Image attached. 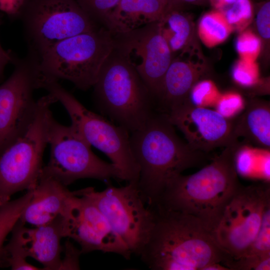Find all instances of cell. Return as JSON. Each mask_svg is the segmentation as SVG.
<instances>
[{
    "label": "cell",
    "mask_w": 270,
    "mask_h": 270,
    "mask_svg": "<svg viewBox=\"0 0 270 270\" xmlns=\"http://www.w3.org/2000/svg\"><path fill=\"white\" fill-rule=\"evenodd\" d=\"M241 148V142L234 138L209 164L194 174L172 178L154 206L192 216L212 234L226 206L242 185L236 166Z\"/></svg>",
    "instance_id": "obj_1"
},
{
    "label": "cell",
    "mask_w": 270,
    "mask_h": 270,
    "mask_svg": "<svg viewBox=\"0 0 270 270\" xmlns=\"http://www.w3.org/2000/svg\"><path fill=\"white\" fill-rule=\"evenodd\" d=\"M154 220L139 256L152 270H202L232 259L196 218L158 206L150 208Z\"/></svg>",
    "instance_id": "obj_2"
},
{
    "label": "cell",
    "mask_w": 270,
    "mask_h": 270,
    "mask_svg": "<svg viewBox=\"0 0 270 270\" xmlns=\"http://www.w3.org/2000/svg\"><path fill=\"white\" fill-rule=\"evenodd\" d=\"M131 134L130 147L140 168L138 188L150 208L157 203L170 180L208 159L206 152L192 148L180 138L166 114L156 110Z\"/></svg>",
    "instance_id": "obj_3"
},
{
    "label": "cell",
    "mask_w": 270,
    "mask_h": 270,
    "mask_svg": "<svg viewBox=\"0 0 270 270\" xmlns=\"http://www.w3.org/2000/svg\"><path fill=\"white\" fill-rule=\"evenodd\" d=\"M114 50L94 86L101 112L132 132L140 129L156 110L153 98L139 74Z\"/></svg>",
    "instance_id": "obj_4"
},
{
    "label": "cell",
    "mask_w": 270,
    "mask_h": 270,
    "mask_svg": "<svg viewBox=\"0 0 270 270\" xmlns=\"http://www.w3.org/2000/svg\"><path fill=\"white\" fill-rule=\"evenodd\" d=\"M115 48L112 32L102 28L82 33L53 46L38 58L42 78L68 80L78 88L94 86Z\"/></svg>",
    "instance_id": "obj_5"
},
{
    "label": "cell",
    "mask_w": 270,
    "mask_h": 270,
    "mask_svg": "<svg viewBox=\"0 0 270 270\" xmlns=\"http://www.w3.org/2000/svg\"><path fill=\"white\" fill-rule=\"evenodd\" d=\"M56 102L50 94L38 99L34 116L28 128L0 152V206L9 201L14 194L36 186L48 144L52 116L50 107Z\"/></svg>",
    "instance_id": "obj_6"
},
{
    "label": "cell",
    "mask_w": 270,
    "mask_h": 270,
    "mask_svg": "<svg viewBox=\"0 0 270 270\" xmlns=\"http://www.w3.org/2000/svg\"><path fill=\"white\" fill-rule=\"evenodd\" d=\"M42 88L62 104L76 131L119 169L123 180L138 184L140 168L132 152L127 130L88 110L58 81L44 80Z\"/></svg>",
    "instance_id": "obj_7"
},
{
    "label": "cell",
    "mask_w": 270,
    "mask_h": 270,
    "mask_svg": "<svg viewBox=\"0 0 270 270\" xmlns=\"http://www.w3.org/2000/svg\"><path fill=\"white\" fill-rule=\"evenodd\" d=\"M16 18L27 52L38 59L59 42L98 28L76 0H24Z\"/></svg>",
    "instance_id": "obj_8"
},
{
    "label": "cell",
    "mask_w": 270,
    "mask_h": 270,
    "mask_svg": "<svg viewBox=\"0 0 270 270\" xmlns=\"http://www.w3.org/2000/svg\"><path fill=\"white\" fill-rule=\"evenodd\" d=\"M48 144L50 147V160L40 175L52 178L66 186L84 178L123 180L119 169L95 155L91 146L72 125L62 124L52 116Z\"/></svg>",
    "instance_id": "obj_9"
},
{
    "label": "cell",
    "mask_w": 270,
    "mask_h": 270,
    "mask_svg": "<svg viewBox=\"0 0 270 270\" xmlns=\"http://www.w3.org/2000/svg\"><path fill=\"white\" fill-rule=\"evenodd\" d=\"M76 194L89 198L132 254L140 256L152 228L154 217L142 198L138 183L128 182L118 188L110 184L102 192L86 188L77 190Z\"/></svg>",
    "instance_id": "obj_10"
},
{
    "label": "cell",
    "mask_w": 270,
    "mask_h": 270,
    "mask_svg": "<svg viewBox=\"0 0 270 270\" xmlns=\"http://www.w3.org/2000/svg\"><path fill=\"white\" fill-rule=\"evenodd\" d=\"M10 76L0 85V152L20 136L32 122L37 107L34 98L40 88L38 60L27 52L24 57H15Z\"/></svg>",
    "instance_id": "obj_11"
},
{
    "label": "cell",
    "mask_w": 270,
    "mask_h": 270,
    "mask_svg": "<svg viewBox=\"0 0 270 270\" xmlns=\"http://www.w3.org/2000/svg\"><path fill=\"white\" fill-rule=\"evenodd\" d=\"M270 204L268 182L242 185L226 206L212 236L232 259L242 256L258 230L266 207Z\"/></svg>",
    "instance_id": "obj_12"
},
{
    "label": "cell",
    "mask_w": 270,
    "mask_h": 270,
    "mask_svg": "<svg viewBox=\"0 0 270 270\" xmlns=\"http://www.w3.org/2000/svg\"><path fill=\"white\" fill-rule=\"evenodd\" d=\"M120 35L115 50L138 72L154 101L174 58L158 22Z\"/></svg>",
    "instance_id": "obj_13"
},
{
    "label": "cell",
    "mask_w": 270,
    "mask_h": 270,
    "mask_svg": "<svg viewBox=\"0 0 270 270\" xmlns=\"http://www.w3.org/2000/svg\"><path fill=\"white\" fill-rule=\"evenodd\" d=\"M64 218V237L77 242L82 253L100 250L130 258L132 253L126 246L87 196L76 194Z\"/></svg>",
    "instance_id": "obj_14"
},
{
    "label": "cell",
    "mask_w": 270,
    "mask_h": 270,
    "mask_svg": "<svg viewBox=\"0 0 270 270\" xmlns=\"http://www.w3.org/2000/svg\"><path fill=\"white\" fill-rule=\"evenodd\" d=\"M167 116L196 150L207 152L224 147L236 138L233 136L234 120L220 112L194 105L190 98Z\"/></svg>",
    "instance_id": "obj_15"
},
{
    "label": "cell",
    "mask_w": 270,
    "mask_h": 270,
    "mask_svg": "<svg viewBox=\"0 0 270 270\" xmlns=\"http://www.w3.org/2000/svg\"><path fill=\"white\" fill-rule=\"evenodd\" d=\"M210 71L201 50L180 54L173 58L154 100L155 110L168 115L190 99L193 87L208 78Z\"/></svg>",
    "instance_id": "obj_16"
},
{
    "label": "cell",
    "mask_w": 270,
    "mask_h": 270,
    "mask_svg": "<svg viewBox=\"0 0 270 270\" xmlns=\"http://www.w3.org/2000/svg\"><path fill=\"white\" fill-rule=\"evenodd\" d=\"M18 220L12 230L27 257L40 262L45 270H62L60 240L64 237L65 218L60 216L50 222L30 228Z\"/></svg>",
    "instance_id": "obj_17"
},
{
    "label": "cell",
    "mask_w": 270,
    "mask_h": 270,
    "mask_svg": "<svg viewBox=\"0 0 270 270\" xmlns=\"http://www.w3.org/2000/svg\"><path fill=\"white\" fill-rule=\"evenodd\" d=\"M76 191L54 178L40 175L29 204L20 219L36 226L50 222L67 214Z\"/></svg>",
    "instance_id": "obj_18"
},
{
    "label": "cell",
    "mask_w": 270,
    "mask_h": 270,
    "mask_svg": "<svg viewBox=\"0 0 270 270\" xmlns=\"http://www.w3.org/2000/svg\"><path fill=\"white\" fill-rule=\"evenodd\" d=\"M169 0H120L106 25L118 34L160 21L171 7Z\"/></svg>",
    "instance_id": "obj_19"
},
{
    "label": "cell",
    "mask_w": 270,
    "mask_h": 270,
    "mask_svg": "<svg viewBox=\"0 0 270 270\" xmlns=\"http://www.w3.org/2000/svg\"><path fill=\"white\" fill-rule=\"evenodd\" d=\"M233 136L246 142L270 150V104L268 101L252 98L243 113L234 120Z\"/></svg>",
    "instance_id": "obj_20"
},
{
    "label": "cell",
    "mask_w": 270,
    "mask_h": 270,
    "mask_svg": "<svg viewBox=\"0 0 270 270\" xmlns=\"http://www.w3.org/2000/svg\"><path fill=\"white\" fill-rule=\"evenodd\" d=\"M158 23L173 56L200 50L192 18L180 7L172 4Z\"/></svg>",
    "instance_id": "obj_21"
},
{
    "label": "cell",
    "mask_w": 270,
    "mask_h": 270,
    "mask_svg": "<svg viewBox=\"0 0 270 270\" xmlns=\"http://www.w3.org/2000/svg\"><path fill=\"white\" fill-rule=\"evenodd\" d=\"M233 32L224 13L214 8L202 16L196 28L198 38L209 48L224 42Z\"/></svg>",
    "instance_id": "obj_22"
},
{
    "label": "cell",
    "mask_w": 270,
    "mask_h": 270,
    "mask_svg": "<svg viewBox=\"0 0 270 270\" xmlns=\"http://www.w3.org/2000/svg\"><path fill=\"white\" fill-rule=\"evenodd\" d=\"M33 190L22 196L0 206V250L6 238L11 232L32 197Z\"/></svg>",
    "instance_id": "obj_23"
},
{
    "label": "cell",
    "mask_w": 270,
    "mask_h": 270,
    "mask_svg": "<svg viewBox=\"0 0 270 270\" xmlns=\"http://www.w3.org/2000/svg\"><path fill=\"white\" fill-rule=\"evenodd\" d=\"M10 240L0 250V267L12 270H40L26 260V256L16 234L13 232Z\"/></svg>",
    "instance_id": "obj_24"
},
{
    "label": "cell",
    "mask_w": 270,
    "mask_h": 270,
    "mask_svg": "<svg viewBox=\"0 0 270 270\" xmlns=\"http://www.w3.org/2000/svg\"><path fill=\"white\" fill-rule=\"evenodd\" d=\"M254 15V29L262 42L264 62L268 64L270 59V1L264 0L256 5Z\"/></svg>",
    "instance_id": "obj_25"
},
{
    "label": "cell",
    "mask_w": 270,
    "mask_h": 270,
    "mask_svg": "<svg viewBox=\"0 0 270 270\" xmlns=\"http://www.w3.org/2000/svg\"><path fill=\"white\" fill-rule=\"evenodd\" d=\"M234 31L244 30L254 20V8L251 0H236L222 11Z\"/></svg>",
    "instance_id": "obj_26"
},
{
    "label": "cell",
    "mask_w": 270,
    "mask_h": 270,
    "mask_svg": "<svg viewBox=\"0 0 270 270\" xmlns=\"http://www.w3.org/2000/svg\"><path fill=\"white\" fill-rule=\"evenodd\" d=\"M266 255H270V204L264 210L255 238L241 256Z\"/></svg>",
    "instance_id": "obj_27"
},
{
    "label": "cell",
    "mask_w": 270,
    "mask_h": 270,
    "mask_svg": "<svg viewBox=\"0 0 270 270\" xmlns=\"http://www.w3.org/2000/svg\"><path fill=\"white\" fill-rule=\"evenodd\" d=\"M235 46L240 58L242 60L256 61L261 54L260 40L254 31L249 28L239 32Z\"/></svg>",
    "instance_id": "obj_28"
},
{
    "label": "cell",
    "mask_w": 270,
    "mask_h": 270,
    "mask_svg": "<svg viewBox=\"0 0 270 270\" xmlns=\"http://www.w3.org/2000/svg\"><path fill=\"white\" fill-rule=\"evenodd\" d=\"M259 66L256 61L241 58L234 63L232 69L234 80L242 86L252 87L259 82Z\"/></svg>",
    "instance_id": "obj_29"
},
{
    "label": "cell",
    "mask_w": 270,
    "mask_h": 270,
    "mask_svg": "<svg viewBox=\"0 0 270 270\" xmlns=\"http://www.w3.org/2000/svg\"><path fill=\"white\" fill-rule=\"evenodd\" d=\"M84 10L96 24H106L111 12L120 0H76Z\"/></svg>",
    "instance_id": "obj_30"
},
{
    "label": "cell",
    "mask_w": 270,
    "mask_h": 270,
    "mask_svg": "<svg viewBox=\"0 0 270 270\" xmlns=\"http://www.w3.org/2000/svg\"><path fill=\"white\" fill-rule=\"evenodd\" d=\"M222 264L229 270H270V255L243 256Z\"/></svg>",
    "instance_id": "obj_31"
},
{
    "label": "cell",
    "mask_w": 270,
    "mask_h": 270,
    "mask_svg": "<svg viewBox=\"0 0 270 270\" xmlns=\"http://www.w3.org/2000/svg\"><path fill=\"white\" fill-rule=\"evenodd\" d=\"M66 256L62 260V270H78L79 256L82 253L70 242L66 244Z\"/></svg>",
    "instance_id": "obj_32"
},
{
    "label": "cell",
    "mask_w": 270,
    "mask_h": 270,
    "mask_svg": "<svg viewBox=\"0 0 270 270\" xmlns=\"http://www.w3.org/2000/svg\"><path fill=\"white\" fill-rule=\"evenodd\" d=\"M24 0H0V10L16 17Z\"/></svg>",
    "instance_id": "obj_33"
},
{
    "label": "cell",
    "mask_w": 270,
    "mask_h": 270,
    "mask_svg": "<svg viewBox=\"0 0 270 270\" xmlns=\"http://www.w3.org/2000/svg\"><path fill=\"white\" fill-rule=\"evenodd\" d=\"M2 20L0 15V26L2 24ZM15 56L9 50H5L2 46L0 42V79L3 76L4 70L10 63H13Z\"/></svg>",
    "instance_id": "obj_34"
},
{
    "label": "cell",
    "mask_w": 270,
    "mask_h": 270,
    "mask_svg": "<svg viewBox=\"0 0 270 270\" xmlns=\"http://www.w3.org/2000/svg\"><path fill=\"white\" fill-rule=\"evenodd\" d=\"M236 0H208L213 8L222 11L232 4Z\"/></svg>",
    "instance_id": "obj_35"
},
{
    "label": "cell",
    "mask_w": 270,
    "mask_h": 270,
    "mask_svg": "<svg viewBox=\"0 0 270 270\" xmlns=\"http://www.w3.org/2000/svg\"><path fill=\"white\" fill-rule=\"evenodd\" d=\"M202 270H229L221 263H212L206 266Z\"/></svg>",
    "instance_id": "obj_36"
}]
</instances>
